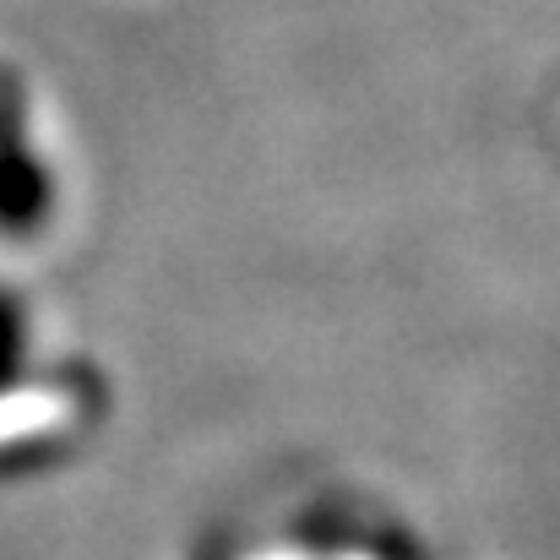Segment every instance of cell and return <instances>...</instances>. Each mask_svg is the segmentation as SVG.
<instances>
[{
  "mask_svg": "<svg viewBox=\"0 0 560 560\" xmlns=\"http://www.w3.org/2000/svg\"><path fill=\"white\" fill-rule=\"evenodd\" d=\"M55 212V175L27 142V88L0 60V234L27 240Z\"/></svg>",
  "mask_w": 560,
  "mask_h": 560,
  "instance_id": "cell-1",
  "label": "cell"
},
{
  "mask_svg": "<svg viewBox=\"0 0 560 560\" xmlns=\"http://www.w3.org/2000/svg\"><path fill=\"white\" fill-rule=\"evenodd\" d=\"M22 365H27V311L11 289H0V397L16 392Z\"/></svg>",
  "mask_w": 560,
  "mask_h": 560,
  "instance_id": "cell-2",
  "label": "cell"
}]
</instances>
